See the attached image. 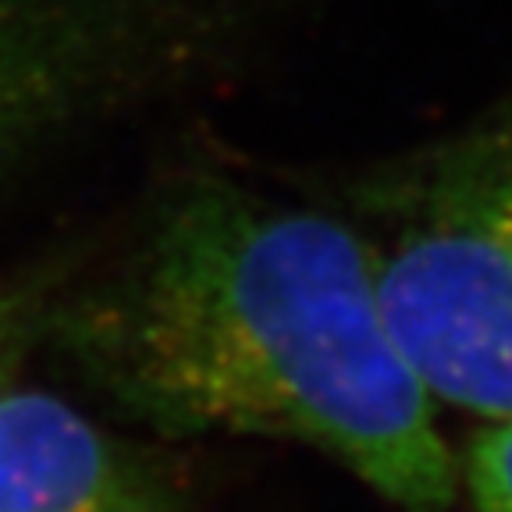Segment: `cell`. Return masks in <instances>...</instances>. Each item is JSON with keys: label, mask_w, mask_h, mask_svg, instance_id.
<instances>
[{"label": "cell", "mask_w": 512, "mask_h": 512, "mask_svg": "<svg viewBox=\"0 0 512 512\" xmlns=\"http://www.w3.org/2000/svg\"><path fill=\"white\" fill-rule=\"evenodd\" d=\"M459 495L470 512H512V420L484 424L459 459Z\"/></svg>", "instance_id": "5"}, {"label": "cell", "mask_w": 512, "mask_h": 512, "mask_svg": "<svg viewBox=\"0 0 512 512\" xmlns=\"http://www.w3.org/2000/svg\"><path fill=\"white\" fill-rule=\"evenodd\" d=\"M345 217L427 395L512 420V107L363 178Z\"/></svg>", "instance_id": "2"}, {"label": "cell", "mask_w": 512, "mask_h": 512, "mask_svg": "<svg viewBox=\"0 0 512 512\" xmlns=\"http://www.w3.org/2000/svg\"><path fill=\"white\" fill-rule=\"evenodd\" d=\"M54 296L57 285L43 278L0 288V388L15 381L18 370L29 360V352L43 342Z\"/></svg>", "instance_id": "6"}, {"label": "cell", "mask_w": 512, "mask_h": 512, "mask_svg": "<svg viewBox=\"0 0 512 512\" xmlns=\"http://www.w3.org/2000/svg\"><path fill=\"white\" fill-rule=\"evenodd\" d=\"M43 342L160 438L313 448L395 512H452L459 459L395 345L345 214L189 175L96 281L54 296Z\"/></svg>", "instance_id": "1"}, {"label": "cell", "mask_w": 512, "mask_h": 512, "mask_svg": "<svg viewBox=\"0 0 512 512\" xmlns=\"http://www.w3.org/2000/svg\"><path fill=\"white\" fill-rule=\"evenodd\" d=\"M168 0H0V164L150 64Z\"/></svg>", "instance_id": "3"}, {"label": "cell", "mask_w": 512, "mask_h": 512, "mask_svg": "<svg viewBox=\"0 0 512 512\" xmlns=\"http://www.w3.org/2000/svg\"><path fill=\"white\" fill-rule=\"evenodd\" d=\"M160 459L36 384L0 388V512H175Z\"/></svg>", "instance_id": "4"}]
</instances>
